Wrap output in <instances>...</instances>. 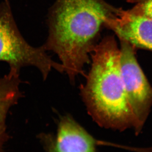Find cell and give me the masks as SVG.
Instances as JSON below:
<instances>
[{"label":"cell","instance_id":"cell-5","mask_svg":"<svg viewBox=\"0 0 152 152\" xmlns=\"http://www.w3.org/2000/svg\"><path fill=\"white\" fill-rule=\"evenodd\" d=\"M105 27L136 49L152 51V20L148 17L121 8L115 17L107 20Z\"/></svg>","mask_w":152,"mask_h":152},{"label":"cell","instance_id":"cell-9","mask_svg":"<svg viewBox=\"0 0 152 152\" xmlns=\"http://www.w3.org/2000/svg\"><path fill=\"white\" fill-rule=\"evenodd\" d=\"M115 147L123 149L133 151L134 152H152V147L151 148H136L132 147L126 146L124 145H119L115 144Z\"/></svg>","mask_w":152,"mask_h":152},{"label":"cell","instance_id":"cell-1","mask_svg":"<svg viewBox=\"0 0 152 152\" xmlns=\"http://www.w3.org/2000/svg\"><path fill=\"white\" fill-rule=\"evenodd\" d=\"M121 9L104 0H56L49 9L48 35L42 46L57 55L71 83L84 75L102 27Z\"/></svg>","mask_w":152,"mask_h":152},{"label":"cell","instance_id":"cell-3","mask_svg":"<svg viewBox=\"0 0 152 152\" xmlns=\"http://www.w3.org/2000/svg\"><path fill=\"white\" fill-rule=\"evenodd\" d=\"M0 61L7 63L10 70L18 72L22 68L33 66L44 80L52 69L64 73L62 64L53 61L42 45L31 46L22 36L8 0L0 3Z\"/></svg>","mask_w":152,"mask_h":152},{"label":"cell","instance_id":"cell-4","mask_svg":"<svg viewBox=\"0 0 152 152\" xmlns=\"http://www.w3.org/2000/svg\"><path fill=\"white\" fill-rule=\"evenodd\" d=\"M120 42V72L125 91L136 119L143 128L152 105V87L139 66L136 48L123 39Z\"/></svg>","mask_w":152,"mask_h":152},{"label":"cell","instance_id":"cell-6","mask_svg":"<svg viewBox=\"0 0 152 152\" xmlns=\"http://www.w3.org/2000/svg\"><path fill=\"white\" fill-rule=\"evenodd\" d=\"M97 140L69 115L62 117L51 139L50 152H97Z\"/></svg>","mask_w":152,"mask_h":152},{"label":"cell","instance_id":"cell-8","mask_svg":"<svg viewBox=\"0 0 152 152\" xmlns=\"http://www.w3.org/2000/svg\"><path fill=\"white\" fill-rule=\"evenodd\" d=\"M135 5L130 10L152 20V0H136Z\"/></svg>","mask_w":152,"mask_h":152},{"label":"cell","instance_id":"cell-7","mask_svg":"<svg viewBox=\"0 0 152 152\" xmlns=\"http://www.w3.org/2000/svg\"><path fill=\"white\" fill-rule=\"evenodd\" d=\"M19 72L10 70L0 78V152L6 139V118L10 108L22 96Z\"/></svg>","mask_w":152,"mask_h":152},{"label":"cell","instance_id":"cell-2","mask_svg":"<svg viewBox=\"0 0 152 152\" xmlns=\"http://www.w3.org/2000/svg\"><path fill=\"white\" fill-rule=\"evenodd\" d=\"M92 66L80 91L89 115L98 125L120 131L142 128L129 104L121 74L120 50L113 36L104 37L92 52Z\"/></svg>","mask_w":152,"mask_h":152}]
</instances>
